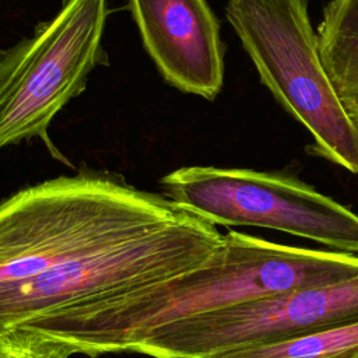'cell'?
Masks as SVG:
<instances>
[{
  "instance_id": "3957f363",
  "label": "cell",
  "mask_w": 358,
  "mask_h": 358,
  "mask_svg": "<svg viewBox=\"0 0 358 358\" xmlns=\"http://www.w3.org/2000/svg\"><path fill=\"white\" fill-rule=\"evenodd\" d=\"M227 18L262 83L312 136V152L358 173V119L323 66L306 0H229Z\"/></svg>"
},
{
  "instance_id": "8992f818",
  "label": "cell",
  "mask_w": 358,
  "mask_h": 358,
  "mask_svg": "<svg viewBox=\"0 0 358 358\" xmlns=\"http://www.w3.org/2000/svg\"><path fill=\"white\" fill-rule=\"evenodd\" d=\"M168 199L224 227H259L358 255V214L295 176L187 166L162 178Z\"/></svg>"
},
{
  "instance_id": "277c9868",
  "label": "cell",
  "mask_w": 358,
  "mask_h": 358,
  "mask_svg": "<svg viewBox=\"0 0 358 358\" xmlns=\"http://www.w3.org/2000/svg\"><path fill=\"white\" fill-rule=\"evenodd\" d=\"M222 241L214 224L187 211L165 227L0 289V333L196 270L213 257Z\"/></svg>"
},
{
  "instance_id": "7a4b0ae2",
  "label": "cell",
  "mask_w": 358,
  "mask_h": 358,
  "mask_svg": "<svg viewBox=\"0 0 358 358\" xmlns=\"http://www.w3.org/2000/svg\"><path fill=\"white\" fill-rule=\"evenodd\" d=\"M352 278H358V255L281 245L229 231L206 264L124 295L119 316L138 341L190 316Z\"/></svg>"
},
{
  "instance_id": "30bf717a",
  "label": "cell",
  "mask_w": 358,
  "mask_h": 358,
  "mask_svg": "<svg viewBox=\"0 0 358 358\" xmlns=\"http://www.w3.org/2000/svg\"><path fill=\"white\" fill-rule=\"evenodd\" d=\"M215 358H358V322Z\"/></svg>"
},
{
  "instance_id": "ba28073f",
  "label": "cell",
  "mask_w": 358,
  "mask_h": 358,
  "mask_svg": "<svg viewBox=\"0 0 358 358\" xmlns=\"http://www.w3.org/2000/svg\"><path fill=\"white\" fill-rule=\"evenodd\" d=\"M144 46L164 78L214 99L224 81L220 25L206 0H130Z\"/></svg>"
},
{
  "instance_id": "5b68a950",
  "label": "cell",
  "mask_w": 358,
  "mask_h": 358,
  "mask_svg": "<svg viewBox=\"0 0 358 358\" xmlns=\"http://www.w3.org/2000/svg\"><path fill=\"white\" fill-rule=\"evenodd\" d=\"M106 14V0H64L29 39L0 53V148L39 137L55 152L52 119L85 90L88 74L108 63Z\"/></svg>"
},
{
  "instance_id": "8fae6325",
  "label": "cell",
  "mask_w": 358,
  "mask_h": 358,
  "mask_svg": "<svg viewBox=\"0 0 358 358\" xmlns=\"http://www.w3.org/2000/svg\"><path fill=\"white\" fill-rule=\"evenodd\" d=\"M63 344L45 338L25 329L0 333V358H71Z\"/></svg>"
},
{
  "instance_id": "9c48e42d",
  "label": "cell",
  "mask_w": 358,
  "mask_h": 358,
  "mask_svg": "<svg viewBox=\"0 0 358 358\" xmlns=\"http://www.w3.org/2000/svg\"><path fill=\"white\" fill-rule=\"evenodd\" d=\"M316 35L324 69L358 119V0H331Z\"/></svg>"
},
{
  "instance_id": "52a82bcc",
  "label": "cell",
  "mask_w": 358,
  "mask_h": 358,
  "mask_svg": "<svg viewBox=\"0 0 358 358\" xmlns=\"http://www.w3.org/2000/svg\"><path fill=\"white\" fill-rule=\"evenodd\" d=\"M354 322H358V278L298 288L168 323L130 352L154 358H215Z\"/></svg>"
},
{
  "instance_id": "6da1fadb",
  "label": "cell",
  "mask_w": 358,
  "mask_h": 358,
  "mask_svg": "<svg viewBox=\"0 0 358 358\" xmlns=\"http://www.w3.org/2000/svg\"><path fill=\"white\" fill-rule=\"evenodd\" d=\"M186 213L171 199L110 173L80 172L22 189L0 203V289L165 227Z\"/></svg>"
}]
</instances>
